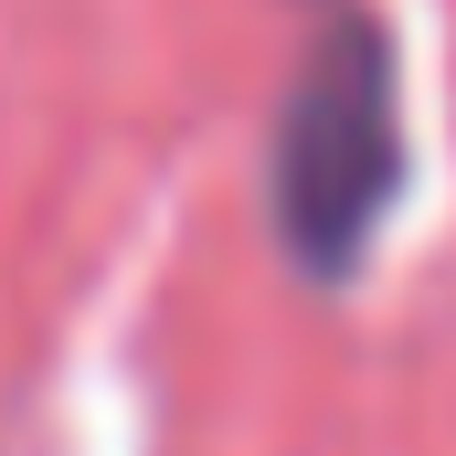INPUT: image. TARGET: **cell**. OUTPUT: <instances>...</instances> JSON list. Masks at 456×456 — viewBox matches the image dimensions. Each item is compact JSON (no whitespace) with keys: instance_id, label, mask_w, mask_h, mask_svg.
<instances>
[{"instance_id":"obj_1","label":"cell","mask_w":456,"mask_h":456,"mask_svg":"<svg viewBox=\"0 0 456 456\" xmlns=\"http://www.w3.org/2000/svg\"><path fill=\"white\" fill-rule=\"evenodd\" d=\"M403 191V107H393V43L371 11L330 0L297 107L276 127V224L297 244V265L350 276V255L371 244L382 202Z\"/></svg>"}]
</instances>
